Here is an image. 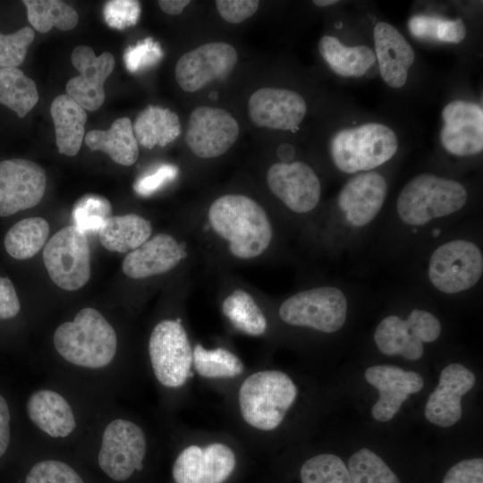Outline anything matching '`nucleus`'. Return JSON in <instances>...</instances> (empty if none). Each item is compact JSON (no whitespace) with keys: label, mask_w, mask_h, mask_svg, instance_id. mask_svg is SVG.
I'll use <instances>...</instances> for the list:
<instances>
[{"label":"nucleus","mask_w":483,"mask_h":483,"mask_svg":"<svg viewBox=\"0 0 483 483\" xmlns=\"http://www.w3.org/2000/svg\"><path fill=\"white\" fill-rule=\"evenodd\" d=\"M337 0H314L313 4L319 7H326L337 4Z\"/></svg>","instance_id":"603ef678"},{"label":"nucleus","mask_w":483,"mask_h":483,"mask_svg":"<svg viewBox=\"0 0 483 483\" xmlns=\"http://www.w3.org/2000/svg\"><path fill=\"white\" fill-rule=\"evenodd\" d=\"M112 215V206L105 197L87 194L75 204L72 210L74 225L84 232L99 231Z\"/></svg>","instance_id":"58836bf2"},{"label":"nucleus","mask_w":483,"mask_h":483,"mask_svg":"<svg viewBox=\"0 0 483 483\" xmlns=\"http://www.w3.org/2000/svg\"><path fill=\"white\" fill-rule=\"evenodd\" d=\"M50 228L42 217H29L13 225L6 233L4 245L7 253L15 259L34 257L45 245Z\"/></svg>","instance_id":"7c9ffc66"},{"label":"nucleus","mask_w":483,"mask_h":483,"mask_svg":"<svg viewBox=\"0 0 483 483\" xmlns=\"http://www.w3.org/2000/svg\"><path fill=\"white\" fill-rule=\"evenodd\" d=\"M103 13L109 27L123 30L137 23L140 4L135 0H112L105 4Z\"/></svg>","instance_id":"37998d69"},{"label":"nucleus","mask_w":483,"mask_h":483,"mask_svg":"<svg viewBox=\"0 0 483 483\" xmlns=\"http://www.w3.org/2000/svg\"><path fill=\"white\" fill-rule=\"evenodd\" d=\"M26 410L32 423L52 437H66L76 428L71 405L55 391L41 389L32 393Z\"/></svg>","instance_id":"393cba45"},{"label":"nucleus","mask_w":483,"mask_h":483,"mask_svg":"<svg viewBox=\"0 0 483 483\" xmlns=\"http://www.w3.org/2000/svg\"><path fill=\"white\" fill-rule=\"evenodd\" d=\"M222 312L241 332L258 336L267 329L265 315L253 297L244 290H235L222 303Z\"/></svg>","instance_id":"473e14b6"},{"label":"nucleus","mask_w":483,"mask_h":483,"mask_svg":"<svg viewBox=\"0 0 483 483\" xmlns=\"http://www.w3.org/2000/svg\"><path fill=\"white\" fill-rule=\"evenodd\" d=\"M375 55L380 74L392 88H401L415 60V53L401 32L387 22H378L373 30Z\"/></svg>","instance_id":"b1692460"},{"label":"nucleus","mask_w":483,"mask_h":483,"mask_svg":"<svg viewBox=\"0 0 483 483\" xmlns=\"http://www.w3.org/2000/svg\"><path fill=\"white\" fill-rule=\"evenodd\" d=\"M10 410L5 399L0 394V458L5 453L10 443Z\"/></svg>","instance_id":"09e8293b"},{"label":"nucleus","mask_w":483,"mask_h":483,"mask_svg":"<svg viewBox=\"0 0 483 483\" xmlns=\"http://www.w3.org/2000/svg\"><path fill=\"white\" fill-rule=\"evenodd\" d=\"M301 483H352L343 460L331 453L308 459L300 470Z\"/></svg>","instance_id":"4c0bfd02"},{"label":"nucleus","mask_w":483,"mask_h":483,"mask_svg":"<svg viewBox=\"0 0 483 483\" xmlns=\"http://www.w3.org/2000/svg\"><path fill=\"white\" fill-rule=\"evenodd\" d=\"M152 233L150 222L136 214L111 216L98 231L99 242L109 251H132Z\"/></svg>","instance_id":"cd10ccee"},{"label":"nucleus","mask_w":483,"mask_h":483,"mask_svg":"<svg viewBox=\"0 0 483 483\" xmlns=\"http://www.w3.org/2000/svg\"><path fill=\"white\" fill-rule=\"evenodd\" d=\"M192 363L196 371L207 378H229L241 375L242 361L225 348L205 349L198 343L192 351Z\"/></svg>","instance_id":"f704fd0d"},{"label":"nucleus","mask_w":483,"mask_h":483,"mask_svg":"<svg viewBox=\"0 0 483 483\" xmlns=\"http://www.w3.org/2000/svg\"><path fill=\"white\" fill-rule=\"evenodd\" d=\"M157 4L161 10L170 15L182 13L186 6L191 4L190 0H159Z\"/></svg>","instance_id":"8fccbe9b"},{"label":"nucleus","mask_w":483,"mask_h":483,"mask_svg":"<svg viewBox=\"0 0 483 483\" xmlns=\"http://www.w3.org/2000/svg\"><path fill=\"white\" fill-rule=\"evenodd\" d=\"M148 354L154 375L164 386H182L191 376L192 351L180 320L165 319L153 328Z\"/></svg>","instance_id":"6e6552de"},{"label":"nucleus","mask_w":483,"mask_h":483,"mask_svg":"<svg viewBox=\"0 0 483 483\" xmlns=\"http://www.w3.org/2000/svg\"><path fill=\"white\" fill-rule=\"evenodd\" d=\"M347 300L333 286H321L299 292L279 308V317L286 324L306 326L323 333L340 330L347 317Z\"/></svg>","instance_id":"423d86ee"},{"label":"nucleus","mask_w":483,"mask_h":483,"mask_svg":"<svg viewBox=\"0 0 483 483\" xmlns=\"http://www.w3.org/2000/svg\"><path fill=\"white\" fill-rule=\"evenodd\" d=\"M187 256L185 248L167 233H158L128 253L122 264L130 278L143 279L166 273Z\"/></svg>","instance_id":"5701e85b"},{"label":"nucleus","mask_w":483,"mask_h":483,"mask_svg":"<svg viewBox=\"0 0 483 483\" xmlns=\"http://www.w3.org/2000/svg\"><path fill=\"white\" fill-rule=\"evenodd\" d=\"M25 483H84V481L69 464L57 460H44L31 467Z\"/></svg>","instance_id":"a19ab883"},{"label":"nucleus","mask_w":483,"mask_h":483,"mask_svg":"<svg viewBox=\"0 0 483 483\" xmlns=\"http://www.w3.org/2000/svg\"><path fill=\"white\" fill-rule=\"evenodd\" d=\"M467 191L460 182L431 174L412 178L401 191L396 209L402 222L423 225L464 207Z\"/></svg>","instance_id":"20e7f679"},{"label":"nucleus","mask_w":483,"mask_h":483,"mask_svg":"<svg viewBox=\"0 0 483 483\" xmlns=\"http://www.w3.org/2000/svg\"><path fill=\"white\" fill-rule=\"evenodd\" d=\"M33 80L19 68H0V104L24 117L38 101Z\"/></svg>","instance_id":"2f4dec72"},{"label":"nucleus","mask_w":483,"mask_h":483,"mask_svg":"<svg viewBox=\"0 0 483 483\" xmlns=\"http://www.w3.org/2000/svg\"><path fill=\"white\" fill-rule=\"evenodd\" d=\"M208 218L213 231L228 242L233 256L251 259L268 248L273 237L266 210L253 199L242 194H226L209 207Z\"/></svg>","instance_id":"f257e3e1"},{"label":"nucleus","mask_w":483,"mask_h":483,"mask_svg":"<svg viewBox=\"0 0 483 483\" xmlns=\"http://www.w3.org/2000/svg\"><path fill=\"white\" fill-rule=\"evenodd\" d=\"M398 149V140L388 126L369 123L336 132L330 153L335 166L346 174L369 171L390 160Z\"/></svg>","instance_id":"39448f33"},{"label":"nucleus","mask_w":483,"mask_h":483,"mask_svg":"<svg viewBox=\"0 0 483 483\" xmlns=\"http://www.w3.org/2000/svg\"><path fill=\"white\" fill-rule=\"evenodd\" d=\"M441 329V323L432 313L415 309L406 319L396 315L385 318L375 330L374 341L386 355L416 360L424 353L423 343L436 341Z\"/></svg>","instance_id":"9d476101"},{"label":"nucleus","mask_w":483,"mask_h":483,"mask_svg":"<svg viewBox=\"0 0 483 483\" xmlns=\"http://www.w3.org/2000/svg\"><path fill=\"white\" fill-rule=\"evenodd\" d=\"M267 182L271 192L295 213L311 211L320 199V181L314 170L303 162L272 165L267 174Z\"/></svg>","instance_id":"2eb2a0df"},{"label":"nucleus","mask_w":483,"mask_h":483,"mask_svg":"<svg viewBox=\"0 0 483 483\" xmlns=\"http://www.w3.org/2000/svg\"><path fill=\"white\" fill-rule=\"evenodd\" d=\"M162 57L163 51L160 45L150 38L127 47L123 55L125 66L131 72L153 66Z\"/></svg>","instance_id":"79ce46f5"},{"label":"nucleus","mask_w":483,"mask_h":483,"mask_svg":"<svg viewBox=\"0 0 483 483\" xmlns=\"http://www.w3.org/2000/svg\"><path fill=\"white\" fill-rule=\"evenodd\" d=\"M428 277L440 292L453 294L474 286L483 273L479 248L466 240H453L437 247L428 262Z\"/></svg>","instance_id":"1a4fd4ad"},{"label":"nucleus","mask_w":483,"mask_h":483,"mask_svg":"<svg viewBox=\"0 0 483 483\" xmlns=\"http://www.w3.org/2000/svg\"><path fill=\"white\" fill-rule=\"evenodd\" d=\"M238 60L236 49L225 42H209L183 54L177 61L174 75L186 92H195L216 80H225Z\"/></svg>","instance_id":"f8f14e48"},{"label":"nucleus","mask_w":483,"mask_h":483,"mask_svg":"<svg viewBox=\"0 0 483 483\" xmlns=\"http://www.w3.org/2000/svg\"><path fill=\"white\" fill-rule=\"evenodd\" d=\"M440 140L449 153L470 156L483 149V111L475 103L454 100L442 111Z\"/></svg>","instance_id":"6ab92c4d"},{"label":"nucleus","mask_w":483,"mask_h":483,"mask_svg":"<svg viewBox=\"0 0 483 483\" xmlns=\"http://www.w3.org/2000/svg\"><path fill=\"white\" fill-rule=\"evenodd\" d=\"M55 143L60 154L73 157L82 144L87 122V114L77 102L67 94L57 96L50 106Z\"/></svg>","instance_id":"a878e982"},{"label":"nucleus","mask_w":483,"mask_h":483,"mask_svg":"<svg viewBox=\"0 0 483 483\" xmlns=\"http://www.w3.org/2000/svg\"><path fill=\"white\" fill-rule=\"evenodd\" d=\"M21 309V303L13 283L0 276V320L14 318Z\"/></svg>","instance_id":"de8ad7c7"},{"label":"nucleus","mask_w":483,"mask_h":483,"mask_svg":"<svg viewBox=\"0 0 483 483\" xmlns=\"http://www.w3.org/2000/svg\"><path fill=\"white\" fill-rule=\"evenodd\" d=\"M28 21L38 31L48 32L53 27L60 30H72L79 21L77 12L59 0H24Z\"/></svg>","instance_id":"72a5a7b5"},{"label":"nucleus","mask_w":483,"mask_h":483,"mask_svg":"<svg viewBox=\"0 0 483 483\" xmlns=\"http://www.w3.org/2000/svg\"><path fill=\"white\" fill-rule=\"evenodd\" d=\"M235 465V454L225 444L191 445L179 453L172 473L175 483H224Z\"/></svg>","instance_id":"dca6fc26"},{"label":"nucleus","mask_w":483,"mask_h":483,"mask_svg":"<svg viewBox=\"0 0 483 483\" xmlns=\"http://www.w3.org/2000/svg\"><path fill=\"white\" fill-rule=\"evenodd\" d=\"M146 452L142 428L131 420L116 419L103 432L97 462L105 474L121 482L142 469Z\"/></svg>","instance_id":"9b49d317"},{"label":"nucleus","mask_w":483,"mask_h":483,"mask_svg":"<svg viewBox=\"0 0 483 483\" xmlns=\"http://www.w3.org/2000/svg\"><path fill=\"white\" fill-rule=\"evenodd\" d=\"M318 51L329 67L343 77H360L376 61L375 53L369 47H346L330 35L320 38Z\"/></svg>","instance_id":"c756f323"},{"label":"nucleus","mask_w":483,"mask_h":483,"mask_svg":"<svg viewBox=\"0 0 483 483\" xmlns=\"http://www.w3.org/2000/svg\"><path fill=\"white\" fill-rule=\"evenodd\" d=\"M277 155L284 163H286V161L292 159L294 157V148L290 144H282L277 149Z\"/></svg>","instance_id":"3c124183"},{"label":"nucleus","mask_w":483,"mask_h":483,"mask_svg":"<svg viewBox=\"0 0 483 483\" xmlns=\"http://www.w3.org/2000/svg\"><path fill=\"white\" fill-rule=\"evenodd\" d=\"M46 187V173L35 162L21 158L0 162V216L35 207Z\"/></svg>","instance_id":"4468645a"},{"label":"nucleus","mask_w":483,"mask_h":483,"mask_svg":"<svg viewBox=\"0 0 483 483\" xmlns=\"http://www.w3.org/2000/svg\"><path fill=\"white\" fill-rule=\"evenodd\" d=\"M85 142L90 150H101L115 163L125 166L133 165L140 154L132 123L128 117L116 119L106 131H89Z\"/></svg>","instance_id":"bb28decb"},{"label":"nucleus","mask_w":483,"mask_h":483,"mask_svg":"<svg viewBox=\"0 0 483 483\" xmlns=\"http://www.w3.org/2000/svg\"><path fill=\"white\" fill-rule=\"evenodd\" d=\"M71 61L80 72L66 83V92L82 108L97 110L105 101L104 84L114 67V58L109 52L97 56L88 46L76 47Z\"/></svg>","instance_id":"f3484780"},{"label":"nucleus","mask_w":483,"mask_h":483,"mask_svg":"<svg viewBox=\"0 0 483 483\" xmlns=\"http://www.w3.org/2000/svg\"><path fill=\"white\" fill-rule=\"evenodd\" d=\"M134 136L140 145L148 149L165 147L181 133V123L176 113L168 108L148 106L132 123Z\"/></svg>","instance_id":"c85d7f7f"},{"label":"nucleus","mask_w":483,"mask_h":483,"mask_svg":"<svg viewBox=\"0 0 483 483\" xmlns=\"http://www.w3.org/2000/svg\"><path fill=\"white\" fill-rule=\"evenodd\" d=\"M411 34L419 39L445 43H461L466 37V26L461 18L454 20L417 14L408 21Z\"/></svg>","instance_id":"c9c22d12"},{"label":"nucleus","mask_w":483,"mask_h":483,"mask_svg":"<svg viewBox=\"0 0 483 483\" xmlns=\"http://www.w3.org/2000/svg\"><path fill=\"white\" fill-rule=\"evenodd\" d=\"M442 483H483V459H465L454 464Z\"/></svg>","instance_id":"c03bdc74"},{"label":"nucleus","mask_w":483,"mask_h":483,"mask_svg":"<svg viewBox=\"0 0 483 483\" xmlns=\"http://www.w3.org/2000/svg\"><path fill=\"white\" fill-rule=\"evenodd\" d=\"M387 194V183L377 172L352 177L339 192L337 202L346 221L356 227L370 223L381 210Z\"/></svg>","instance_id":"4be33fe9"},{"label":"nucleus","mask_w":483,"mask_h":483,"mask_svg":"<svg viewBox=\"0 0 483 483\" xmlns=\"http://www.w3.org/2000/svg\"><path fill=\"white\" fill-rule=\"evenodd\" d=\"M34 38V30L28 26L8 35L0 32V68L20 66Z\"/></svg>","instance_id":"ea45409f"},{"label":"nucleus","mask_w":483,"mask_h":483,"mask_svg":"<svg viewBox=\"0 0 483 483\" xmlns=\"http://www.w3.org/2000/svg\"><path fill=\"white\" fill-rule=\"evenodd\" d=\"M476 382V377L460 363H452L441 372L438 385L429 395L425 417L430 423L447 428L458 422L462 415V397Z\"/></svg>","instance_id":"412c9836"},{"label":"nucleus","mask_w":483,"mask_h":483,"mask_svg":"<svg viewBox=\"0 0 483 483\" xmlns=\"http://www.w3.org/2000/svg\"><path fill=\"white\" fill-rule=\"evenodd\" d=\"M306 111L304 98L287 89H258L248 101L250 119L259 128L293 131L302 122Z\"/></svg>","instance_id":"a211bd4d"},{"label":"nucleus","mask_w":483,"mask_h":483,"mask_svg":"<svg viewBox=\"0 0 483 483\" xmlns=\"http://www.w3.org/2000/svg\"><path fill=\"white\" fill-rule=\"evenodd\" d=\"M298 390L285 373L263 370L241 385L238 399L242 419L252 428L270 431L280 426L294 403Z\"/></svg>","instance_id":"7ed1b4c3"},{"label":"nucleus","mask_w":483,"mask_h":483,"mask_svg":"<svg viewBox=\"0 0 483 483\" xmlns=\"http://www.w3.org/2000/svg\"><path fill=\"white\" fill-rule=\"evenodd\" d=\"M43 260L51 280L65 291H76L90 277V249L87 235L77 226L62 228L43 250Z\"/></svg>","instance_id":"0eeeda50"},{"label":"nucleus","mask_w":483,"mask_h":483,"mask_svg":"<svg viewBox=\"0 0 483 483\" xmlns=\"http://www.w3.org/2000/svg\"><path fill=\"white\" fill-rule=\"evenodd\" d=\"M347 468L352 483H401L383 459L368 448L355 452Z\"/></svg>","instance_id":"e433bc0d"},{"label":"nucleus","mask_w":483,"mask_h":483,"mask_svg":"<svg viewBox=\"0 0 483 483\" xmlns=\"http://www.w3.org/2000/svg\"><path fill=\"white\" fill-rule=\"evenodd\" d=\"M439 232H440L439 230H434V231H433V235H434V236L438 235V234H439Z\"/></svg>","instance_id":"864d4df0"},{"label":"nucleus","mask_w":483,"mask_h":483,"mask_svg":"<svg viewBox=\"0 0 483 483\" xmlns=\"http://www.w3.org/2000/svg\"><path fill=\"white\" fill-rule=\"evenodd\" d=\"M215 4L220 16L234 24L251 17L259 5L257 0H216Z\"/></svg>","instance_id":"49530a36"},{"label":"nucleus","mask_w":483,"mask_h":483,"mask_svg":"<svg viewBox=\"0 0 483 483\" xmlns=\"http://www.w3.org/2000/svg\"><path fill=\"white\" fill-rule=\"evenodd\" d=\"M239 132L236 119L226 110L199 106L190 114L185 141L195 156L214 158L231 148Z\"/></svg>","instance_id":"ddd939ff"},{"label":"nucleus","mask_w":483,"mask_h":483,"mask_svg":"<svg viewBox=\"0 0 483 483\" xmlns=\"http://www.w3.org/2000/svg\"><path fill=\"white\" fill-rule=\"evenodd\" d=\"M364 377L378 390L379 397L372 406L371 415L381 422L392 419L409 395L420 391L424 385L419 373L392 365L371 366L365 370Z\"/></svg>","instance_id":"aec40b11"},{"label":"nucleus","mask_w":483,"mask_h":483,"mask_svg":"<svg viewBox=\"0 0 483 483\" xmlns=\"http://www.w3.org/2000/svg\"><path fill=\"white\" fill-rule=\"evenodd\" d=\"M54 345L66 361L86 369H101L112 362L117 350L114 327L97 309H80L72 321L61 324Z\"/></svg>","instance_id":"f03ea898"},{"label":"nucleus","mask_w":483,"mask_h":483,"mask_svg":"<svg viewBox=\"0 0 483 483\" xmlns=\"http://www.w3.org/2000/svg\"><path fill=\"white\" fill-rule=\"evenodd\" d=\"M178 168L173 165H162L153 173L140 176L133 184L134 191L140 196H148L160 189L164 184L174 180Z\"/></svg>","instance_id":"a18cd8bd"}]
</instances>
